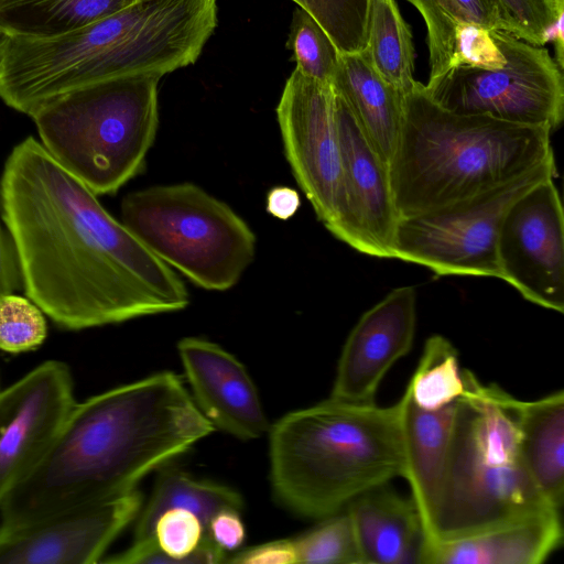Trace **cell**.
I'll use <instances>...</instances> for the list:
<instances>
[{
	"instance_id": "4fadbf2b",
	"label": "cell",
	"mask_w": 564,
	"mask_h": 564,
	"mask_svg": "<svg viewBox=\"0 0 564 564\" xmlns=\"http://www.w3.org/2000/svg\"><path fill=\"white\" fill-rule=\"evenodd\" d=\"M75 403L69 369L55 360L0 390V503L47 452Z\"/></svg>"
},
{
	"instance_id": "484cf974",
	"label": "cell",
	"mask_w": 564,
	"mask_h": 564,
	"mask_svg": "<svg viewBox=\"0 0 564 564\" xmlns=\"http://www.w3.org/2000/svg\"><path fill=\"white\" fill-rule=\"evenodd\" d=\"M406 389L419 408L431 411L454 403L463 395L465 382L458 351L447 338L433 335L426 339Z\"/></svg>"
},
{
	"instance_id": "8d00e7d4",
	"label": "cell",
	"mask_w": 564,
	"mask_h": 564,
	"mask_svg": "<svg viewBox=\"0 0 564 564\" xmlns=\"http://www.w3.org/2000/svg\"><path fill=\"white\" fill-rule=\"evenodd\" d=\"M563 19L564 12L560 13L557 17L550 34V41L554 43L555 51V63L558 68L563 70L564 68V32H563Z\"/></svg>"
},
{
	"instance_id": "4dcf8cb0",
	"label": "cell",
	"mask_w": 564,
	"mask_h": 564,
	"mask_svg": "<svg viewBox=\"0 0 564 564\" xmlns=\"http://www.w3.org/2000/svg\"><path fill=\"white\" fill-rule=\"evenodd\" d=\"M511 28V35L543 46L564 12V0H494Z\"/></svg>"
},
{
	"instance_id": "83f0119b",
	"label": "cell",
	"mask_w": 564,
	"mask_h": 564,
	"mask_svg": "<svg viewBox=\"0 0 564 564\" xmlns=\"http://www.w3.org/2000/svg\"><path fill=\"white\" fill-rule=\"evenodd\" d=\"M288 46L296 69L303 75L330 84L339 52L324 29L303 9L293 14Z\"/></svg>"
},
{
	"instance_id": "d590c367",
	"label": "cell",
	"mask_w": 564,
	"mask_h": 564,
	"mask_svg": "<svg viewBox=\"0 0 564 564\" xmlns=\"http://www.w3.org/2000/svg\"><path fill=\"white\" fill-rule=\"evenodd\" d=\"M20 283L13 248L0 226V295L12 293Z\"/></svg>"
},
{
	"instance_id": "8fae6325",
	"label": "cell",
	"mask_w": 564,
	"mask_h": 564,
	"mask_svg": "<svg viewBox=\"0 0 564 564\" xmlns=\"http://www.w3.org/2000/svg\"><path fill=\"white\" fill-rule=\"evenodd\" d=\"M556 177L536 184L507 210L499 228L501 280L527 301L564 312V215Z\"/></svg>"
},
{
	"instance_id": "7a4b0ae2",
	"label": "cell",
	"mask_w": 564,
	"mask_h": 564,
	"mask_svg": "<svg viewBox=\"0 0 564 564\" xmlns=\"http://www.w3.org/2000/svg\"><path fill=\"white\" fill-rule=\"evenodd\" d=\"M214 430L171 371L75 403L41 460L1 501L0 528L126 494Z\"/></svg>"
},
{
	"instance_id": "30bf717a",
	"label": "cell",
	"mask_w": 564,
	"mask_h": 564,
	"mask_svg": "<svg viewBox=\"0 0 564 564\" xmlns=\"http://www.w3.org/2000/svg\"><path fill=\"white\" fill-rule=\"evenodd\" d=\"M285 158L318 220L333 224L339 200L341 154L332 84L294 69L276 107Z\"/></svg>"
},
{
	"instance_id": "f1b7e54d",
	"label": "cell",
	"mask_w": 564,
	"mask_h": 564,
	"mask_svg": "<svg viewBox=\"0 0 564 564\" xmlns=\"http://www.w3.org/2000/svg\"><path fill=\"white\" fill-rule=\"evenodd\" d=\"M322 520L315 528L293 539L297 564H359L346 510Z\"/></svg>"
},
{
	"instance_id": "5b68a950",
	"label": "cell",
	"mask_w": 564,
	"mask_h": 564,
	"mask_svg": "<svg viewBox=\"0 0 564 564\" xmlns=\"http://www.w3.org/2000/svg\"><path fill=\"white\" fill-rule=\"evenodd\" d=\"M463 377L465 389L456 401L453 435L425 549L553 508L520 459L516 398L496 384H482L469 370H463Z\"/></svg>"
},
{
	"instance_id": "8992f818",
	"label": "cell",
	"mask_w": 564,
	"mask_h": 564,
	"mask_svg": "<svg viewBox=\"0 0 564 564\" xmlns=\"http://www.w3.org/2000/svg\"><path fill=\"white\" fill-rule=\"evenodd\" d=\"M161 77H116L53 99L31 117L40 142L96 195L116 193L144 169L159 126Z\"/></svg>"
},
{
	"instance_id": "e0dca14e",
	"label": "cell",
	"mask_w": 564,
	"mask_h": 564,
	"mask_svg": "<svg viewBox=\"0 0 564 564\" xmlns=\"http://www.w3.org/2000/svg\"><path fill=\"white\" fill-rule=\"evenodd\" d=\"M345 510L359 564H422L426 535L411 497L384 484L362 492Z\"/></svg>"
},
{
	"instance_id": "d6a6232c",
	"label": "cell",
	"mask_w": 564,
	"mask_h": 564,
	"mask_svg": "<svg viewBox=\"0 0 564 564\" xmlns=\"http://www.w3.org/2000/svg\"><path fill=\"white\" fill-rule=\"evenodd\" d=\"M235 564H295L297 563L293 539L270 541L241 550L226 560Z\"/></svg>"
},
{
	"instance_id": "277c9868",
	"label": "cell",
	"mask_w": 564,
	"mask_h": 564,
	"mask_svg": "<svg viewBox=\"0 0 564 564\" xmlns=\"http://www.w3.org/2000/svg\"><path fill=\"white\" fill-rule=\"evenodd\" d=\"M270 434L274 495L302 517L324 519L403 475L398 403L328 398L290 412Z\"/></svg>"
},
{
	"instance_id": "7c38bea8",
	"label": "cell",
	"mask_w": 564,
	"mask_h": 564,
	"mask_svg": "<svg viewBox=\"0 0 564 564\" xmlns=\"http://www.w3.org/2000/svg\"><path fill=\"white\" fill-rule=\"evenodd\" d=\"M335 95L341 180L336 216L327 230L361 253L393 258L392 241L399 216L388 166L369 143L345 101Z\"/></svg>"
},
{
	"instance_id": "cb8c5ba5",
	"label": "cell",
	"mask_w": 564,
	"mask_h": 564,
	"mask_svg": "<svg viewBox=\"0 0 564 564\" xmlns=\"http://www.w3.org/2000/svg\"><path fill=\"white\" fill-rule=\"evenodd\" d=\"M421 13L427 31L432 82L452 67L456 33L465 24L511 34V28L494 0H406Z\"/></svg>"
},
{
	"instance_id": "1f68e13d",
	"label": "cell",
	"mask_w": 564,
	"mask_h": 564,
	"mask_svg": "<svg viewBox=\"0 0 564 564\" xmlns=\"http://www.w3.org/2000/svg\"><path fill=\"white\" fill-rule=\"evenodd\" d=\"M494 31L477 24L462 25L456 33L452 67L469 66L499 68L505 56L494 37Z\"/></svg>"
},
{
	"instance_id": "4316f807",
	"label": "cell",
	"mask_w": 564,
	"mask_h": 564,
	"mask_svg": "<svg viewBox=\"0 0 564 564\" xmlns=\"http://www.w3.org/2000/svg\"><path fill=\"white\" fill-rule=\"evenodd\" d=\"M328 34L339 53L366 48L371 0H292Z\"/></svg>"
},
{
	"instance_id": "9a60e30c",
	"label": "cell",
	"mask_w": 564,
	"mask_h": 564,
	"mask_svg": "<svg viewBox=\"0 0 564 564\" xmlns=\"http://www.w3.org/2000/svg\"><path fill=\"white\" fill-rule=\"evenodd\" d=\"M415 325L413 286L393 289L365 312L343 346L329 397L373 403L387 372L411 350Z\"/></svg>"
},
{
	"instance_id": "f546056e",
	"label": "cell",
	"mask_w": 564,
	"mask_h": 564,
	"mask_svg": "<svg viewBox=\"0 0 564 564\" xmlns=\"http://www.w3.org/2000/svg\"><path fill=\"white\" fill-rule=\"evenodd\" d=\"M43 311L29 297L0 295V349L20 354L36 349L46 337Z\"/></svg>"
},
{
	"instance_id": "44dd1931",
	"label": "cell",
	"mask_w": 564,
	"mask_h": 564,
	"mask_svg": "<svg viewBox=\"0 0 564 564\" xmlns=\"http://www.w3.org/2000/svg\"><path fill=\"white\" fill-rule=\"evenodd\" d=\"M520 459L545 502L561 508L564 498V391L534 401L514 400Z\"/></svg>"
},
{
	"instance_id": "d6986e66",
	"label": "cell",
	"mask_w": 564,
	"mask_h": 564,
	"mask_svg": "<svg viewBox=\"0 0 564 564\" xmlns=\"http://www.w3.org/2000/svg\"><path fill=\"white\" fill-rule=\"evenodd\" d=\"M403 475L423 521L426 542L453 435L456 401L438 410L419 408L405 388L397 402Z\"/></svg>"
},
{
	"instance_id": "ffe728a7",
	"label": "cell",
	"mask_w": 564,
	"mask_h": 564,
	"mask_svg": "<svg viewBox=\"0 0 564 564\" xmlns=\"http://www.w3.org/2000/svg\"><path fill=\"white\" fill-rule=\"evenodd\" d=\"M330 84L388 166L401 130L403 95L373 68L365 50L339 53Z\"/></svg>"
},
{
	"instance_id": "f35d334b",
	"label": "cell",
	"mask_w": 564,
	"mask_h": 564,
	"mask_svg": "<svg viewBox=\"0 0 564 564\" xmlns=\"http://www.w3.org/2000/svg\"><path fill=\"white\" fill-rule=\"evenodd\" d=\"M4 0H0V4L3 2Z\"/></svg>"
},
{
	"instance_id": "9c48e42d",
	"label": "cell",
	"mask_w": 564,
	"mask_h": 564,
	"mask_svg": "<svg viewBox=\"0 0 564 564\" xmlns=\"http://www.w3.org/2000/svg\"><path fill=\"white\" fill-rule=\"evenodd\" d=\"M505 64L499 68L456 66L427 82L425 89L442 108L460 115L556 130L564 118V78L543 46L494 31Z\"/></svg>"
},
{
	"instance_id": "3957f363",
	"label": "cell",
	"mask_w": 564,
	"mask_h": 564,
	"mask_svg": "<svg viewBox=\"0 0 564 564\" xmlns=\"http://www.w3.org/2000/svg\"><path fill=\"white\" fill-rule=\"evenodd\" d=\"M551 130L460 115L424 84L403 95L399 139L388 164L400 217L431 212L503 184L554 155Z\"/></svg>"
},
{
	"instance_id": "52a82bcc",
	"label": "cell",
	"mask_w": 564,
	"mask_h": 564,
	"mask_svg": "<svg viewBox=\"0 0 564 564\" xmlns=\"http://www.w3.org/2000/svg\"><path fill=\"white\" fill-rule=\"evenodd\" d=\"M123 225L160 260L208 291L235 286L256 253V236L225 202L184 182L131 192Z\"/></svg>"
},
{
	"instance_id": "74e56055",
	"label": "cell",
	"mask_w": 564,
	"mask_h": 564,
	"mask_svg": "<svg viewBox=\"0 0 564 564\" xmlns=\"http://www.w3.org/2000/svg\"><path fill=\"white\" fill-rule=\"evenodd\" d=\"M9 37L10 35H8L6 32H3L1 29H0V58L2 57L3 55V52L6 50V46H7V43L9 41Z\"/></svg>"
},
{
	"instance_id": "e575fe53",
	"label": "cell",
	"mask_w": 564,
	"mask_h": 564,
	"mask_svg": "<svg viewBox=\"0 0 564 564\" xmlns=\"http://www.w3.org/2000/svg\"><path fill=\"white\" fill-rule=\"evenodd\" d=\"M300 206V194L290 186H275L267 194L265 209L268 214L280 220L292 218Z\"/></svg>"
},
{
	"instance_id": "2e32d148",
	"label": "cell",
	"mask_w": 564,
	"mask_h": 564,
	"mask_svg": "<svg viewBox=\"0 0 564 564\" xmlns=\"http://www.w3.org/2000/svg\"><path fill=\"white\" fill-rule=\"evenodd\" d=\"M177 351L192 397L215 427L241 441L269 432L257 387L234 355L200 337L182 338Z\"/></svg>"
},
{
	"instance_id": "836d02e7",
	"label": "cell",
	"mask_w": 564,
	"mask_h": 564,
	"mask_svg": "<svg viewBox=\"0 0 564 564\" xmlns=\"http://www.w3.org/2000/svg\"><path fill=\"white\" fill-rule=\"evenodd\" d=\"M239 513L234 509H225L209 522L207 534L225 551H234L243 543L246 530Z\"/></svg>"
},
{
	"instance_id": "d4e9b609",
	"label": "cell",
	"mask_w": 564,
	"mask_h": 564,
	"mask_svg": "<svg viewBox=\"0 0 564 564\" xmlns=\"http://www.w3.org/2000/svg\"><path fill=\"white\" fill-rule=\"evenodd\" d=\"M365 51L373 68L402 95L412 89V33L395 0H371Z\"/></svg>"
},
{
	"instance_id": "7402d4cb",
	"label": "cell",
	"mask_w": 564,
	"mask_h": 564,
	"mask_svg": "<svg viewBox=\"0 0 564 564\" xmlns=\"http://www.w3.org/2000/svg\"><path fill=\"white\" fill-rule=\"evenodd\" d=\"M243 500L235 489L192 477L174 466H166L160 471L153 491L138 514L134 541L153 538L158 518L171 509H184L193 512L200 520L207 534L210 520L225 509L241 511Z\"/></svg>"
},
{
	"instance_id": "5bb4252c",
	"label": "cell",
	"mask_w": 564,
	"mask_h": 564,
	"mask_svg": "<svg viewBox=\"0 0 564 564\" xmlns=\"http://www.w3.org/2000/svg\"><path fill=\"white\" fill-rule=\"evenodd\" d=\"M135 488L117 497L70 508L17 529L0 528V564H91L138 517Z\"/></svg>"
},
{
	"instance_id": "6da1fadb",
	"label": "cell",
	"mask_w": 564,
	"mask_h": 564,
	"mask_svg": "<svg viewBox=\"0 0 564 564\" xmlns=\"http://www.w3.org/2000/svg\"><path fill=\"white\" fill-rule=\"evenodd\" d=\"M0 194L25 293L59 326L84 329L188 305L178 274L40 141L12 150Z\"/></svg>"
},
{
	"instance_id": "ba28073f",
	"label": "cell",
	"mask_w": 564,
	"mask_h": 564,
	"mask_svg": "<svg viewBox=\"0 0 564 564\" xmlns=\"http://www.w3.org/2000/svg\"><path fill=\"white\" fill-rule=\"evenodd\" d=\"M555 156L475 196L423 214L400 217L393 258L424 265L437 275L501 279L497 239L502 219L527 191L556 177Z\"/></svg>"
},
{
	"instance_id": "603a6c76",
	"label": "cell",
	"mask_w": 564,
	"mask_h": 564,
	"mask_svg": "<svg viewBox=\"0 0 564 564\" xmlns=\"http://www.w3.org/2000/svg\"><path fill=\"white\" fill-rule=\"evenodd\" d=\"M135 0H4L0 29L8 35L53 36L107 18Z\"/></svg>"
},
{
	"instance_id": "ac0fdd59",
	"label": "cell",
	"mask_w": 564,
	"mask_h": 564,
	"mask_svg": "<svg viewBox=\"0 0 564 564\" xmlns=\"http://www.w3.org/2000/svg\"><path fill=\"white\" fill-rule=\"evenodd\" d=\"M562 541L560 510L547 508L466 538L427 546L422 564H540Z\"/></svg>"
}]
</instances>
